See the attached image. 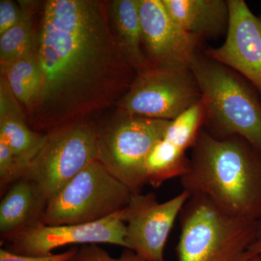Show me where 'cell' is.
Segmentation results:
<instances>
[{
	"instance_id": "cell-16",
	"label": "cell",
	"mask_w": 261,
	"mask_h": 261,
	"mask_svg": "<svg viewBox=\"0 0 261 261\" xmlns=\"http://www.w3.org/2000/svg\"><path fill=\"white\" fill-rule=\"evenodd\" d=\"M45 139L46 134L36 132L29 126L23 107L0 113V140L9 146L27 171Z\"/></svg>"
},
{
	"instance_id": "cell-12",
	"label": "cell",
	"mask_w": 261,
	"mask_h": 261,
	"mask_svg": "<svg viewBox=\"0 0 261 261\" xmlns=\"http://www.w3.org/2000/svg\"><path fill=\"white\" fill-rule=\"evenodd\" d=\"M229 22L224 44L205 55L241 75L261 99V24L244 0H228Z\"/></svg>"
},
{
	"instance_id": "cell-23",
	"label": "cell",
	"mask_w": 261,
	"mask_h": 261,
	"mask_svg": "<svg viewBox=\"0 0 261 261\" xmlns=\"http://www.w3.org/2000/svg\"><path fill=\"white\" fill-rule=\"evenodd\" d=\"M25 15V11L18 3L11 0L0 1V36L18 24Z\"/></svg>"
},
{
	"instance_id": "cell-26",
	"label": "cell",
	"mask_w": 261,
	"mask_h": 261,
	"mask_svg": "<svg viewBox=\"0 0 261 261\" xmlns=\"http://www.w3.org/2000/svg\"><path fill=\"white\" fill-rule=\"evenodd\" d=\"M250 261H261V259L259 258V257H252L251 260H250Z\"/></svg>"
},
{
	"instance_id": "cell-8",
	"label": "cell",
	"mask_w": 261,
	"mask_h": 261,
	"mask_svg": "<svg viewBox=\"0 0 261 261\" xmlns=\"http://www.w3.org/2000/svg\"><path fill=\"white\" fill-rule=\"evenodd\" d=\"M201 101L190 68L152 66L138 72L116 108L135 116L172 121Z\"/></svg>"
},
{
	"instance_id": "cell-9",
	"label": "cell",
	"mask_w": 261,
	"mask_h": 261,
	"mask_svg": "<svg viewBox=\"0 0 261 261\" xmlns=\"http://www.w3.org/2000/svg\"><path fill=\"white\" fill-rule=\"evenodd\" d=\"M190 197L188 192L182 190L161 202L152 192L134 193L122 215L126 224L127 249L145 261H165L168 237Z\"/></svg>"
},
{
	"instance_id": "cell-3",
	"label": "cell",
	"mask_w": 261,
	"mask_h": 261,
	"mask_svg": "<svg viewBox=\"0 0 261 261\" xmlns=\"http://www.w3.org/2000/svg\"><path fill=\"white\" fill-rule=\"evenodd\" d=\"M190 69L198 84L205 129L218 137H243L261 151V99L241 75L198 53Z\"/></svg>"
},
{
	"instance_id": "cell-13",
	"label": "cell",
	"mask_w": 261,
	"mask_h": 261,
	"mask_svg": "<svg viewBox=\"0 0 261 261\" xmlns=\"http://www.w3.org/2000/svg\"><path fill=\"white\" fill-rule=\"evenodd\" d=\"M48 201L42 187L28 178L10 185L0 203L2 243L42 222Z\"/></svg>"
},
{
	"instance_id": "cell-1",
	"label": "cell",
	"mask_w": 261,
	"mask_h": 261,
	"mask_svg": "<svg viewBox=\"0 0 261 261\" xmlns=\"http://www.w3.org/2000/svg\"><path fill=\"white\" fill-rule=\"evenodd\" d=\"M34 53L41 84L25 113L40 133L116 107L137 74L117 45L106 1L44 2Z\"/></svg>"
},
{
	"instance_id": "cell-15",
	"label": "cell",
	"mask_w": 261,
	"mask_h": 261,
	"mask_svg": "<svg viewBox=\"0 0 261 261\" xmlns=\"http://www.w3.org/2000/svg\"><path fill=\"white\" fill-rule=\"evenodd\" d=\"M110 22L117 45L136 73L153 66L142 44L139 0L108 2Z\"/></svg>"
},
{
	"instance_id": "cell-7",
	"label": "cell",
	"mask_w": 261,
	"mask_h": 261,
	"mask_svg": "<svg viewBox=\"0 0 261 261\" xmlns=\"http://www.w3.org/2000/svg\"><path fill=\"white\" fill-rule=\"evenodd\" d=\"M97 121L86 118L70 122L46 133L25 177L37 182L49 199L97 161Z\"/></svg>"
},
{
	"instance_id": "cell-4",
	"label": "cell",
	"mask_w": 261,
	"mask_h": 261,
	"mask_svg": "<svg viewBox=\"0 0 261 261\" xmlns=\"http://www.w3.org/2000/svg\"><path fill=\"white\" fill-rule=\"evenodd\" d=\"M177 261H250L257 221L224 214L202 196H190L179 217Z\"/></svg>"
},
{
	"instance_id": "cell-18",
	"label": "cell",
	"mask_w": 261,
	"mask_h": 261,
	"mask_svg": "<svg viewBox=\"0 0 261 261\" xmlns=\"http://www.w3.org/2000/svg\"><path fill=\"white\" fill-rule=\"evenodd\" d=\"M18 3L25 11V15L15 27L0 36V66L29 56L35 50L37 24L34 20V14L38 3Z\"/></svg>"
},
{
	"instance_id": "cell-22",
	"label": "cell",
	"mask_w": 261,
	"mask_h": 261,
	"mask_svg": "<svg viewBox=\"0 0 261 261\" xmlns=\"http://www.w3.org/2000/svg\"><path fill=\"white\" fill-rule=\"evenodd\" d=\"M70 261H145L135 252L125 248L119 257H113L96 244L84 245L77 249Z\"/></svg>"
},
{
	"instance_id": "cell-6",
	"label": "cell",
	"mask_w": 261,
	"mask_h": 261,
	"mask_svg": "<svg viewBox=\"0 0 261 261\" xmlns=\"http://www.w3.org/2000/svg\"><path fill=\"white\" fill-rule=\"evenodd\" d=\"M134 193L96 161L49 199L42 223L55 226L100 221L123 210Z\"/></svg>"
},
{
	"instance_id": "cell-21",
	"label": "cell",
	"mask_w": 261,
	"mask_h": 261,
	"mask_svg": "<svg viewBox=\"0 0 261 261\" xmlns=\"http://www.w3.org/2000/svg\"><path fill=\"white\" fill-rule=\"evenodd\" d=\"M27 170L19 163L9 146L0 140V185L1 189L10 186L25 177Z\"/></svg>"
},
{
	"instance_id": "cell-14",
	"label": "cell",
	"mask_w": 261,
	"mask_h": 261,
	"mask_svg": "<svg viewBox=\"0 0 261 261\" xmlns=\"http://www.w3.org/2000/svg\"><path fill=\"white\" fill-rule=\"evenodd\" d=\"M168 14L189 34L198 39H214L227 32L228 1L162 0Z\"/></svg>"
},
{
	"instance_id": "cell-11",
	"label": "cell",
	"mask_w": 261,
	"mask_h": 261,
	"mask_svg": "<svg viewBox=\"0 0 261 261\" xmlns=\"http://www.w3.org/2000/svg\"><path fill=\"white\" fill-rule=\"evenodd\" d=\"M142 44L153 66L190 68L200 39L189 34L168 14L162 0H139Z\"/></svg>"
},
{
	"instance_id": "cell-20",
	"label": "cell",
	"mask_w": 261,
	"mask_h": 261,
	"mask_svg": "<svg viewBox=\"0 0 261 261\" xmlns=\"http://www.w3.org/2000/svg\"><path fill=\"white\" fill-rule=\"evenodd\" d=\"M204 118L203 104L200 101L170 121L163 137L186 150L191 149L203 128Z\"/></svg>"
},
{
	"instance_id": "cell-10",
	"label": "cell",
	"mask_w": 261,
	"mask_h": 261,
	"mask_svg": "<svg viewBox=\"0 0 261 261\" xmlns=\"http://www.w3.org/2000/svg\"><path fill=\"white\" fill-rule=\"evenodd\" d=\"M123 210L95 222L49 226L40 222L8 242L7 250L18 255L46 256L66 245L111 244L127 248Z\"/></svg>"
},
{
	"instance_id": "cell-19",
	"label": "cell",
	"mask_w": 261,
	"mask_h": 261,
	"mask_svg": "<svg viewBox=\"0 0 261 261\" xmlns=\"http://www.w3.org/2000/svg\"><path fill=\"white\" fill-rule=\"evenodd\" d=\"M4 77L15 98L27 109L34 100L41 84V73L35 53L0 66Z\"/></svg>"
},
{
	"instance_id": "cell-24",
	"label": "cell",
	"mask_w": 261,
	"mask_h": 261,
	"mask_svg": "<svg viewBox=\"0 0 261 261\" xmlns=\"http://www.w3.org/2000/svg\"><path fill=\"white\" fill-rule=\"evenodd\" d=\"M76 247L59 254L46 256H30L13 253L5 248L0 249V261H70L77 251Z\"/></svg>"
},
{
	"instance_id": "cell-5",
	"label": "cell",
	"mask_w": 261,
	"mask_h": 261,
	"mask_svg": "<svg viewBox=\"0 0 261 261\" xmlns=\"http://www.w3.org/2000/svg\"><path fill=\"white\" fill-rule=\"evenodd\" d=\"M170 121L128 114L116 109L97 121V161L132 192L147 185L145 163Z\"/></svg>"
},
{
	"instance_id": "cell-27",
	"label": "cell",
	"mask_w": 261,
	"mask_h": 261,
	"mask_svg": "<svg viewBox=\"0 0 261 261\" xmlns=\"http://www.w3.org/2000/svg\"><path fill=\"white\" fill-rule=\"evenodd\" d=\"M257 17H258L259 21H260V23L261 24V14L260 15H259V16H257Z\"/></svg>"
},
{
	"instance_id": "cell-2",
	"label": "cell",
	"mask_w": 261,
	"mask_h": 261,
	"mask_svg": "<svg viewBox=\"0 0 261 261\" xmlns=\"http://www.w3.org/2000/svg\"><path fill=\"white\" fill-rule=\"evenodd\" d=\"M182 190L202 196L224 214L261 218V151L243 137H218L202 128L191 148Z\"/></svg>"
},
{
	"instance_id": "cell-17",
	"label": "cell",
	"mask_w": 261,
	"mask_h": 261,
	"mask_svg": "<svg viewBox=\"0 0 261 261\" xmlns=\"http://www.w3.org/2000/svg\"><path fill=\"white\" fill-rule=\"evenodd\" d=\"M190 159L186 149L163 137L154 146L145 163L147 185L153 188L186 173Z\"/></svg>"
},
{
	"instance_id": "cell-25",
	"label": "cell",
	"mask_w": 261,
	"mask_h": 261,
	"mask_svg": "<svg viewBox=\"0 0 261 261\" xmlns=\"http://www.w3.org/2000/svg\"><path fill=\"white\" fill-rule=\"evenodd\" d=\"M248 254L250 260L255 257L261 259V218L257 221L256 233L251 246L249 248Z\"/></svg>"
}]
</instances>
